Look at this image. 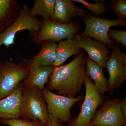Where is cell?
Wrapping results in <instances>:
<instances>
[{
  "mask_svg": "<svg viewBox=\"0 0 126 126\" xmlns=\"http://www.w3.org/2000/svg\"><path fill=\"white\" fill-rule=\"evenodd\" d=\"M87 58L84 53L80 52L67 64L55 67L49 78L48 89L58 91L59 95L75 97L84 83Z\"/></svg>",
  "mask_w": 126,
  "mask_h": 126,
  "instance_id": "6da1fadb",
  "label": "cell"
},
{
  "mask_svg": "<svg viewBox=\"0 0 126 126\" xmlns=\"http://www.w3.org/2000/svg\"><path fill=\"white\" fill-rule=\"evenodd\" d=\"M21 119L39 120L48 126L49 113L42 90L36 87L24 88L21 106Z\"/></svg>",
  "mask_w": 126,
  "mask_h": 126,
  "instance_id": "7a4b0ae2",
  "label": "cell"
},
{
  "mask_svg": "<svg viewBox=\"0 0 126 126\" xmlns=\"http://www.w3.org/2000/svg\"><path fill=\"white\" fill-rule=\"evenodd\" d=\"M30 8L27 4H23L19 16L12 24L3 33H0V47L4 45L7 48L14 44V40L17 32L27 30L29 36L34 37L40 30L42 20L31 16Z\"/></svg>",
  "mask_w": 126,
  "mask_h": 126,
  "instance_id": "3957f363",
  "label": "cell"
},
{
  "mask_svg": "<svg viewBox=\"0 0 126 126\" xmlns=\"http://www.w3.org/2000/svg\"><path fill=\"white\" fill-rule=\"evenodd\" d=\"M84 84L86 94L81 111L77 116L72 118L68 121L67 126H92L93 118L98 108L103 103V98L86 74Z\"/></svg>",
  "mask_w": 126,
  "mask_h": 126,
  "instance_id": "277c9868",
  "label": "cell"
},
{
  "mask_svg": "<svg viewBox=\"0 0 126 126\" xmlns=\"http://www.w3.org/2000/svg\"><path fill=\"white\" fill-rule=\"evenodd\" d=\"M42 22L40 30L33 39L37 45L40 44L45 40H52L57 42L65 39H74L79 34L81 29L78 21L68 24H62L43 19Z\"/></svg>",
  "mask_w": 126,
  "mask_h": 126,
  "instance_id": "5b68a950",
  "label": "cell"
},
{
  "mask_svg": "<svg viewBox=\"0 0 126 126\" xmlns=\"http://www.w3.org/2000/svg\"><path fill=\"white\" fill-rule=\"evenodd\" d=\"M25 62H0V99L11 94L27 77Z\"/></svg>",
  "mask_w": 126,
  "mask_h": 126,
  "instance_id": "8992f818",
  "label": "cell"
},
{
  "mask_svg": "<svg viewBox=\"0 0 126 126\" xmlns=\"http://www.w3.org/2000/svg\"><path fill=\"white\" fill-rule=\"evenodd\" d=\"M82 18L85 23L86 27L84 31L79 35L82 37L93 38L103 43L110 48H113L115 45L114 41L109 39L108 36L110 27L119 25L126 26V20L119 19L108 20L94 17L89 14Z\"/></svg>",
  "mask_w": 126,
  "mask_h": 126,
  "instance_id": "52a82bcc",
  "label": "cell"
},
{
  "mask_svg": "<svg viewBox=\"0 0 126 126\" xmlns=\"http://www.w3.org/2000/svg\"><path fill=\"white\" fill-rule=\"evenodd\" d=\"M106 68L109 75L108 92L110 96L121 87L126 79V54L121 52L120 44L116 42L106 62Z\"/></svg>",
  "mask_w": 126,
  "mask_h": 126,
  "instance_id": "ba28073f",
  "label": "cell"
},
{
  "mask_svg": "<svg viewBox=\"0 0 126 126\" xmlns=\"http://www.w3.org/2000/svg\"><path fill=\"white\" fill-rule=\"evenodd\" d=\"M42 94L49 114L53 115L62 123L68 122L72 118L70 110L72 106L83 98L82 96L70 98L56 94L46 88L42 90Z\"/></svg>",
  "mask_w": 126,
  "mask_h": 126,
  "instance_id": "9c48e42d",
  "label": "cell"
},
{
  "mask_svg": "<svg viewBox=\"0 0 126 126\" xmlns=\"http://www.w3.org/2000/svg\"><path fill=\"white\" fill-rule=\"evenodd\" d=\"M121 99L115 98L104 100L102 106L94 115L92 126H122L126 124L120 107Z\"/></svg>",
  "mask_w": 126,
  "mask_h": 126,
  "instance_id": "30bf717a",
  "label": "cell"
},
{
  "mask_svg": "<svg viewBox=\"0 0 126 126\" xmlns=\"http://www.w3.org/2000/svg\"><path fill=\"white\" fill-rule=\"evenodd\" d=\"M79 47L87 53L89 58L102 68H106V62L110 54L108 47L103 43L88 37L78 35L74 38Z\"/></svg>",
  "mask_w": 126,
  "mask_h": 126,
  "instance_id": "8fae6325",
  "label": "cell"
},
{
  "mask_svg": "<svg viewBox=\"0 0 126 126\" xmlns=\"http://www.w3.org/2000/svg\"><path fill=\"white\" fill-rule=\"evenodd\" d=\"M25 62L27 67V75L24 80V88L36 87L41 90H43L45 85L48 83L49 78L54 70L55 66H38L30 59H27Z\"/></svg>",
  "mask_w": 126,
  "mask_h": 126,
  "instance_id": "7c38bea8",
  "label": "cell"
},
{
  "mask_svg": "<svg viewBox=\"0 0 126 126\" xmlns=\"http://www.w3.org/2000/svg\"><path fill=\"white\" fill-rule=\"evenodd\" d=\"M24 86L21 82L11 94L0 99V118H21V106Z\"/></svg>",
  "mask_w": 126,
  "mask_h": 126,
  "instance_id": "4fadbf2b",
  "label": "cell"
},
{
  "mask_svg": "<svg viewBox=\"0 0 126 126\" xmlns=\"http://www.w3.org/2000/svg\"><path fill=\"white\" fill-rule=\"evenodd\" d=\"M88 14L83 9L77 7L71 0H55L54 12L50 18L52 21L62 24L72 23V19Z\"/></svg>",
  "mask_w": 126,
  "mask_h": 126,
  "instance_id": "5bb4252c",
  "label": "cell"
},
{
  "mask_svg": "<svg viewBox=\"0 0 126 126\" xmlns=\"http://www.w3.org/2000/svg\"><path fill=\"white\" fill-rule=\"evenodd\" d=\"M86 74L94 81V87L102 96L108 92L107 80L103 72V69L97 64L87 57L85 65Z\"/></svg>",
  "mask_w": 126,
  "mask_h": 126,
  "instance_id": "9a60e30c",
  "label": "cell"
},
{
  "mask_svg": "<svg viewBox=\"0 0 126 126\" xmlns=\"http://www.w3.org/2000/svg\"><path fill=\"white\" fill-rule=\"evenodd\" d=\"M56 42L47 40L41 43L39 52L31 60L36 65L41 67L54 65L56 59Z\"/></svg>",
  "mask_w": 126,
  "mask_h": 126,
  "instance_id": "2e32d148",
  "label": "cell"
},
{
  "mask_svg": "<svg viewBox=\"0 0 126 126\" xmlns=\"http://www.w3.org/2000/svg\"><path fill=\"white\" fill-rule=\"evenodd\" d=\"M21 9L15 0H0V29L10 26L18 17Z\"/></svg>",
  "mask_w": 126,
  "mask_h": 126,
  "instance_id": "e0dca14e",
  "label": "cell"
},
{
  "mask_svg": "<svg viewBox=\"0 0 126 126\" xmlns=\"http://www.w3.org/2000/svg\"><path fill=\"white\" fill-rule=\"evenodd\" d=\"M81 49L75 39L60 41L57 44L56 59L54 65L61 66L70 56L78 54Z\"/></svg>",
  "mask_w": 126,
  "mask_h": 126,
  "instance_id": "ac0fdd59",
  "label": "cell"
},
{
  "mask_svg": "<svg viewBox=\"0 0 126 126\" xmlns=\"http://www.w3.org/2000/svg\"><path fill=\"white\" fill-rule=\"evenodd\" d=\"M55 0H35L30 14L31 16H41L44 19L50 20L54 12Z\"/></svg>",
  "mask_w": 126,
  "mask_h": 126,
  "instance_id": "d6986e66",
  "label": "cell"
},
{
  "mask_svg": "<svg viewBox=\"0 0 126 126\" xmlns=\"http://www.w3.org/2000/svg\"><path fill=\"white\" fill-rule=\"evenodd\" d=\"M73 2L80 3L84 5L89 11L95 15H100L106 12L107 7L103 0H94V3H90L84 0H73Z\"/></svg>",
  "mask_w": 126,
  "mask_h": 126,
  "instance_id": "ffe728a7",
  "label": "cell"
},
{
  "mask_svg": "<svg viewBox=\"0 0 126 126\" xmlns=\"http://www.w3.org/2000/svg\"><path fill=\"white\" fill-rule=\"evenodd\" d=\"M0 122L9 126H47L39 120H30L21 119H1Z\"/></svg>",
  "mask_w": 126,
  "mask_h": 126,
  "instance_id": "44dd1931",
  "label": "cell"
},
{
  "mask_svg": "<svg viewBox=\"0 0 126 126\" xmlns=\"http://www.w3.org/2000/svg\"><path fill=\"white\" fill-rule=\"evenodd\" d=\"M110 2V8L114 12L118 19H126V0H112Z\"/></svg>",
  "mask_w": 126,
  "mask_h": 126,
  "instance_id": "7402d4cb",
  "label": "cell"
},
{
  "mask_svg": "<svg viewBox=\"0 0 126 126\" xmlns=\"http://www.w3.org/2000/svg\"><path fill=\"white\" fill-rule=\"evenodd\" d=\"M109 39H113L117 42L122 44L126 46V30H117L110 29L108 33Z\"/></svg>",
  "mask_w": 126,
  "mask_h": 126,
  "instance_id": "603a6c76",
  "label": "cell"
},
{
  "mask_svg": "<svg viewBox=\"0 0 126 126\" xmlns=\"http://www.w3.org/2000/svg\"><path fill=\"white\" fill-rule=\"evenodd\" d=\"M120 107L122 114L123 117L126 119V97L125 96L120 103Z\"/></svg>",
  "mask_w": 126,
  "mask_h": 126,
  "instance_id": "cb8c5ba5",
  "label": "cell"
},
{
  "mask_svg": "<svg viewBox=\"0 0 126 126\" xmlns=\"http://www.w3.org/2000/svg\"><path fill=\"white\" fill-rule=\"evenodd\" d=\"M59 120L52 114H49V122L48 126H57Z\"/></svg>",
  "mask_w": 126,
  "mask_h": 126,
  "instance_id": "d4e9b609",
  "label": "cell"
},
{
  "mask_svg": "<svg viewBox=\"0 0 126 126\" xmlns=\"http://www.w3.org/2000/svg\"><path fill=\"white\" fill-rule=\"evenodd\" d=\"M57 126H64L63 124V123L62 122H60V121H59L58 123Z\"/></svg>",
  "mask_w": 126,
  "mask_h": 126,
  "instance_id": "484cf974",
  "label": "cell"
},
{
  "mask_svg": "<svg viewBox=\"0 0 126 126\" xmlns=\"http://www.w3.org/2000/svg\"><path fill=\"white\" fill-rule=\"evenodd\" d=\"M126 126V124H124V125H123V126Z\"/></svg>",
  "mask_w": 126,
  "mask_h": 126,
  "instance_id": "4316f807",
  "label": "cell"
},
{
  "mask_svg": "<svg viewBox=\"0 0 126 126\" xmlns=\"http://www.w3.org/2000/svg\"></svg>",
  "mask_w": 126,
  "mask_h": 126,
  "instance_id": "83f0119b",
  "label": "cell"
}]
</instances>
